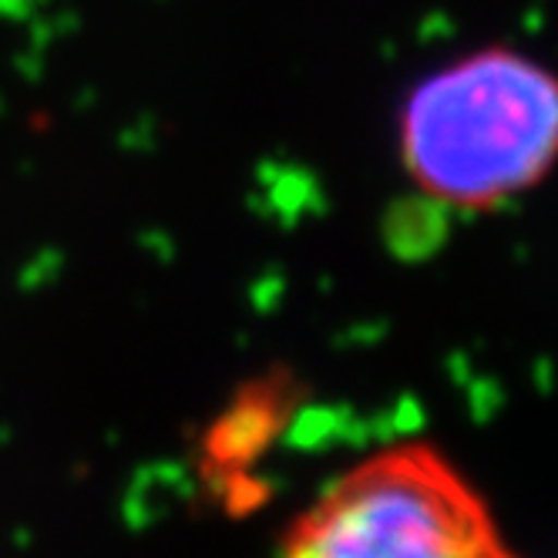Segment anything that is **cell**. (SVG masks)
I'll return each mask as SVG.
<instances>
[{
	"label": "cell",
	"mask_w": 558,
	"mask_h": 558,
	"mask_svg": "<svg viewBox=\"0 0 558 558\" xmlns=\"http://www.w3.org/2000/svg\"><path fill=\"white\" fill-rule=\"evenodd\" d=\"M555 155L558 82L508 51H485L434 74L404 111L411 175L458 206L529 189Z\"/></svg>",
	"instance_id": "obj_1"
},
{
	"label": "cell",
	"mask_w": 558,
	"mask_h": 558,
	"mask_svg": "<svg viewBox=\"0 0 558 558\" xmlns=\"http://www.w3.org/2000/svg\"><path fill=\"white\" fill-rule=\"evenodd\" d=\"M283 558H518L464 477L430 448H393L316 501Z\"/></svg>",
	"instance_id": "obj_2"
}]
</instances>
